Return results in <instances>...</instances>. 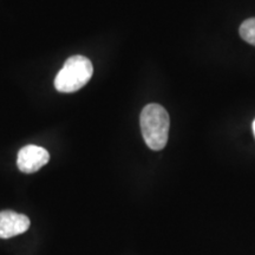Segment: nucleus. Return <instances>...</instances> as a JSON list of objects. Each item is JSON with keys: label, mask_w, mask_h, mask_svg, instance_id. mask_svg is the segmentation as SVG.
I'll list each match as a JSON object with an SVG mask.
<instances>
[{"label": "nucleus", "mask_w": 255, "mask_h": 255, "mask_svg": "<svg viewBox=\"0 0 255 255\" xmlns=\"http://www.w3.org/2000/svg\"><path fill=\"white\" fill-rule=\"evenodd\" d=\"M139 124L146 145L151 150H162L168 142L170 127L167 110L159 104H148L142 110Z\"/></svg>", "instance_id": "nucleus-1"}, {"label": "nucleus", "mask_w": 255, "mask_h": 255, "mask_svg": "<svg viewBox=\"0 0 255 255\" xmlns=\"http://www.w3.org/2000/svg\"><path fill=\"white\" fill-rule=\"evenodd\" d=\"M94 73L91 60L87 57L76 55L64 63L63 68L55 78V88L63 94L78 91L88 84Z\"/></svg>", "instance_id": "nucleus-2"}, {"label": "nucleus", "mask_w": 255, "mask_h": 255, "mask_svg": "<svg viewBox=\"0 0 255 255\" xmlns=\"http://www.w3.org/2000/svg\"><path fill=\"white\" fill-rule=\"evenodd\" d=\"M50 159V154L46 149L38 145H26L18 152L17 165L19 170L25 174L36 173L45 165Z\"/></svg>", "instance_id": "nucleus-3"}, {"label": "nucleus", "mask_w": 255, "mask_h": 255, "mask_svg": "<svg viewBox=\"0 0 255 255\" xmlns=\"http://www.w3.org/2000/svg\"><path fill=\"white\" fill-rule=\"evenodd\" d=\"M30 228V219L12 210L0 212V238L9 239L23 234Z\"/></svg>", "instance_id": "nucleus-4"}, {"label": "nucleus", "mask_w": 255, "mask_h": 255, "mask_svg": "<svg viewBox=\"0 0 255 255\" xmlns=\"http://www.w3.org/2000/svg\"><path fill=\"white\" fill-rule=\"evenodd\" d=\"M240 36L248 44L255 46V18L247 19L241 24Z\"/></svg>", "instance_id": "nucleus-5"}, {"label": "nucleus", "mask_w": 255, "mask_h": 255, "mask_svg": "<svg viewBox=\"0 0 255 255\" xmlns=\"http://www.w3.org/2000/svg\"><path fill=\"white\" fill-rule=\"evenodd\" d=\"M253 132H254V136H255V120H254V122H253Z\"/></svg>", "instance_id": "nucleus-6"}]
</instances>
